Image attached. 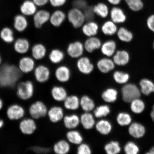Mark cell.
Segmentation results:
<instances>
[{
  "mask_svg": "<svg viewBox=\"0 0 154 154\" xmlns=\"http://www.w3.org/2000/svg\"><path fill=\"white\" fill-rule=\"evenodd\" d=\"M23 74L18 66L5 63L0 66V88L3 91H15L17 84L22 80Z\"/></svg>",
  "mask_w": 154,
  "mask_h": 154,
  "instance_id": "cell-1",
  "label": "cell"
},
{
  "mask_svg": "<svg viewBox=\"0 0 154 154\" xmlns=\"http://www.w3.org/2000/svg\"><path fill=\"white\" fill-rule=\"evenodd\" d=\"M36 85L31 80H21L15 88V95L19 103L27 108L31 102L34 100L36 93Z\"/></svg>",
  "mask_w": 154,
  "mask_h": 154,
  "instance_id": "cell-2",
  "label": "cell"
},
{
  "mask_svg": "<svg viewBox=\"0 0 154 154\" xmlns=\"http://www.w3.org/2000/svg\"><path fill=\"white\" fill-rule=\"evenodd\" d=\"M49 106L41 100L32 101L27 108V116L32 117L36 121L47 118Z\"/></svg>",
  "mask_w": 154,
  "mask_h": 154,
  "instance_id": "cell-3",
  "label": "cell"
},
{
  "mask_svg": "<svg viewBox=\"0 0 154 154\" xmlns=\"http://www.w3.org/2000/svg\"><path fill=\"white\" fill-rule=\"evenodd\" d=\"M6 122H19L27 116L26 108L22 104L15 103L11 104L4 110Z\"/></svg>",
  "mask_w": 154,
  "mask_h": 154,
  "instance_id": "cell-4",
  "label": "cell"
},
{
  "mask_svg": "<svg viewBox=\"0 0 154 154\" xmlns=\"http://www.w3.org/2000/svg\"><path fill=\"white\" fill-rule=\"evenodd\" d=\"M66 20L73 28L78 29L81 28L86 22L83 11L72 7L66 13Z\"/></svg>",
  "mask_w": 154,
  "mask_h": 154,
  "instance_id": "cell-5",
  "label": "cell"
},
{
  "mask_svg": "<svg viewBox=\"0 0 154 154\" xmlns=\"http://www.w3.org/2000/svg\"><path fill=\"white\" fill-rule=\"evenodd\" d=\"M18 128L21 133L23 135L32 136L38 130V122L32 117L26 116L19 121Z\"/></svg>",
  "mask_w": 154,
  "mask_h": 154,
  "instance_id": "cell-6",
  "label": "cell"
},
{
  "mask_svg": "<svg viewBox=\"0 0 154 154\" xmlns=\"http://www.w3.org/2000/svg\"><path fill=\"white\" fill-rule=\"evenodd\" d=\"M32 73L35 81L41 85L48 83L51 78V70L45 65L40 64L36 66Z\"/></svg>",
  "mask_w": 154,
  "mask_h": 154,
  "instance_id": "cell-7",
  "label": "cell"
},
{
  "mask_svg": "<svg viewBox=\"0 0 154 154\" xmlns=\"http://www.w3.org/2000/svg\"><path fill=\"white\" fill-rule=\"evenodd\" d=\"M121 91L123 101L127 103H130L141 96L140 90L134 84H126L123 86Z\"/></svg>",
  "mask_w": 154,
  "mask_h": 154,
  "instance_id": "cell-8",
  "label": "cell"
},
{
  "mask_svg": "<svg viewBox=\"0 0 154 154\" xmlns=\"http://www.w3.org/2000/svg\"><path fill=\"white\" fill-rule=\"evenodd\" d=\"M66 53L71 59L77 60L84 55L85 50L83 42L74 40L69 43L66 48Z\"/></svg>",
  "mask_w": 154,
  "mask_h": 154,
  "instance_id": "cell-9",
  "label": "cell"
},
{
  "mask_svg": "<svg viewBox=\"0 0 154 154\" xmlns=\"http://www.w3.org/2000/svg\"><path fill=\"white\" fill-rule=\"evenodd\" d=\"M76 66L80 73L85 75L91 74L95 69V65L89 57L83 55L76 60Z\"/></svg>",
  "mask_w": 154,
  "mask_h": 154,
  "instance_id": "cell-10",
  "label": "cell"
},
{
  "mask_svg": "<svg viewBox=\"0 0 154 154\" xmlns=\"http://www.w3.org/2000/svg\"><path fill=\"white\" fill-rule=\"evenodd\" d=\"M17 66L23 74H29L33 72L36 66L35 60L32 56H24L19 60Z\"/></svg>",
  "mask_w": 154,
  "mask_h": 154,
  "instance_id": "cell-11",
  "label": "cell"
},
{
  "mask_svg": "<svg viewBox=\"0 0 154 154\" xmlns=\"http://www.w3.org/2000/svg\"><path fill=\"white\" fill-rule=\"evenodd\" d=\"M51 13L47 10H38L32 16V21L35 28L37 29H41L44 25L49 22Z\"/></svg>",
  "mask_w": 154,
  "mask_h": 154,
  "instance_id": "cell-12",
  "label": "cell"
},
{
  "mask_svg": "<svg viewBox=\"0 0 154 154\" xmlns=\"http://www.w3.org/2000/svg\"><path fill=\"white\" fill-rule=\"evenodd\" d=\"M64 116V111L60 106L53 105L49 107L47 117L51 124H57L63 120Z\"/></svg>",
  "mask_w": 154,
  "mask_h": 154,
  "instance_id": "cell-13",
  "label": "cell"
},
{
  "mask_svg": "<svg viewBox=\"0 0 154 154\" xmlns=\"http://www.w3.org/2000/svg\"><path fill=\"white\" fill-rule=\"evenodd\" d=\"M96 66L99 72L103 74L112 72L116 66L112 57L103 56L98 60Z\"/></svg>",
  "mask_w": 154,
  "mask_h": 154,
  "instance_id": "cell-14",
  "label": "cell"
},
{
  "mask_svg": "<svg viewBox=\"0 0 154 154\" xmlns=\"http://www.w3.org/2000/svg\"><path fill=\"white\" fill-rule=\"evenodd\" d=\"M54 75L58 82L61 83H65L70 80L71 69L67 65H59L55 69Z\"/></svg>",
  "mask_w": 154,
  "mask_h": 154,
  "instance_id": "cell-15",
  "label": "cell"
},
{
  "mask_svg": "<svg viewBox=\"0 0 154 154\" xmlns=\"http://www.w3.org/2000/svg\"><path fill=\"white\" fill-rule=\"evenodd\" d=\"M109 17L111 20L117 25L124 24L128 19L126 12L119 6L112 7Z\"/></svg>",
  "mask_w": 154,
  "mask_h": 154,
  "instance_id": "cell-16",
  "label": "cell"
},
{
  "mask_svg": "<svg viewBox=\"0 0 154 154\" xmlns=\"http://www.w3.org/2000/svg\"><path fill=\"white\" fill-rule=\"evenodd\" d=\"M82 33L86 38L97 36L100 26L95 20L86 21L80 28Z\"/></svg>",
  "mask_w": 154,
  "mask_h": 154,
  "instance_id": "cell-17",
  "label": "cell"
},
{
  "mask_svg": "<svg viewBox=\"0 0 154 154\" xmlns=\"http://www.w3.org/2000/svg\"><path fill=\"white\" fill-rule=\"evenodd\" d=\"M116 66L124 67L128 65L131 60L130 54L125 49H118L112 57Z\"/></svg>",
  "mask_w": 154,
  "mask_h": 154,
  "instance_id": "cell-18",
  "label": "cell"
},
{
  "mask_svg": "<svg viewBox=\"0 0 154 154\" xmlns=\"http://www.w3.org/2000/svg\"><path fill=\"white\" fill-rule=\"evenodd\" d=\"M117 47L116 41L110 38L103 42L100 50L103 56L112 57L118 50Z\"/></svg>",
  "mask_w": 154,
  "mask_h": 154,
  "instance_id": "cell-19",
  "label": "cell"
},
{
  "mask_svg": "<svg viewBox=\"0 0 154 154\" xmlns=\"http://www.w3.org/2000/svg\"><path fill=\"white\" fill-rule=\"evenodd\" d=\"M66 13L60 9H56L51 13L49 23L54 27H60L66 20Z\"/></svg>",
  "mask_w": 154,
  "mask_h": 154,
  "instance_id": "cell-20",
  "label": "cell"
},
{
  "mask_svg": "<svg viewBox=\"0 0 154 154\" xmlns=\"http://www.w3.org/2000/svg\"><path fill=\"white\" fill-rule=\"evenodd\" d=\"M102 43L100 38L97 36L86 38L83 42L85 51L88 54H92L99 50Z\"/></svg>",
  "mask_w": 154,
  "mask_h": 154,
  "instance_id": "cell-21",
  "label": "cell"
},
{
  "mask_svg": "<svg viewBox=\"0 0 154 154\" xmlns=\"http://www.w3.org/2000/svg\"><path fill=\"white\" fill-rule=\"evenodd\" d=\"M31 48L30 42L26 38H18L13 43V50L19 55L26 54L29 51Z\"/></svg>",
  "mask_w": 154,
  "mask_h": 154,
  "instance_id": "cell-22",
  "label": "cell"
},
{
  "mask_svg": "<svg viewBox=\"0 0 154 154\" xmlns=\"http://www.w3.org/2000/svg\"><path fill=\"white\" fill-rule=\"evenodd\" d=\"M50 94L51 100L57 103L63 102L68 96L65 88L63 86L59 85L52 86Z\"/></svg>",
  "mask_w": 154,
  "mask_h": 154,
  "instance_id": "cell-23",
  "label": "cell"
},
{
  "mask_svg": "<svg viewBox=\"0 0 154 154\" xmlns=\"http://www.w3.org/2000/svg\"><path fill=\"white\" fill-rule=\"evenodd\" d=\"M28 26L27 17L21 13L15 15L13 18V26L16 31L22 33L27 29Z\"/></svg>",
  "mask_w": 154,
  "mask_h": 154,
  "instance_id": "cell-24",
  "label": "cell"
},
{
  "mask_svg": "<svg viewBox=\"0 0 154 154\" xmlns=\"http://www.w3.org/2000/svg\"><path fill=\"white\" fill-rule=\"evenodd\" d=\"M119 28L118 25L109 19L103 23L100 26V30L104 35L111 37L116 35Z\"/></svg>",
  "mask_w": 154,
  "mask_h": 154,
  "instance_id": "cell-25",
  "label": "cell"
},
{
  "mask_svg": "<svg viewBox=\"0 0 154 154\" xmlns=\"http://www.w3.org/2000/svg\"><path fill=\"white\" fill-rule=\"evenodd\" d=\"M38 8L32 0H24L19 9L21 14L28 17L33 16L37 11Z\"/></svg>",
  "mask_w": 154,
  "mask_h": 154,
  "instance_id": "cell-26",
  "label": "cell"
},
{
  "mask_svg": "<svg viewBox=\"0 0 154 154\" xmlns=\"http://www.w3.org/2000/svg\"><path fill=\"white\" fill-rule=\"evenodd\" d=\"M30 49L31 56L35 61L42 60L47 54V47L43 43L35 44Z\"/></svg>",
  "mask_w": 154,
  "mask_h": 154,
  "instance_id": "cell-27",
  "label": "cell"
},
{
  "mask_svg": "<svg viewBox=\"0 0 154 154\" xmlns=\"http://www.w3.org/2000/svg\"><path fill=\"white\" fill-rule=\"evenodd\" d=\"M92 6L96 16L103 19H106L109 17L110 8L107 3L99 2Z\"/></svg>",
  "mask_w": 154,
  "mask_h": 154,
  "instance_id": "cell-28",
  "label": "cell"
},
{
  "mask_svg": "<svg viewBox=\"0 0 154 154\" xmlns=\"http://www.w3.org/2000/svg\"><path fill=\"white\" fill-rule=\"evenodd\" d=\"M65 54L63 50L55 48L50 51L48 59L50 62L54 65H60L64 60Z\"/></svg>",
  "mask_w": 154,
  "mask_h": 154,
  "instance_id": "cell-29",
  "label": "cell"
},
{
  "mask_svg": "<svg viewBox=\"0 0 154 154\" xmlns=\"http://www.w3.org/2000/svg\"><path fill=\"white\" fill-rule=\"evenodd\" d=\"M116 35L120 42L124 43H130L134 38L133 32L126 27L123 26L119 28Z\"/></svg>",
  "mask_w": 154,
  "mask_h": 154,
  "instance_id": "cell-30",
  "label": "cell"
},
{
  "mask_svg": "<svg viewBox=\"0 0 154 154\" xmlns=\"http://www.w3.org/2000/svg\"><path fill=\"white\" fill-rule=\"evenodd\" d=\"M0 38L5 44L13 43L15 40L14 31L10 27H3L0 30Z\"/></svg>",
  "mask_w": 154,
  "mask_h": 154,
  "instance_id": "cell-31",
  "label": "cell"
},
{
  "mask_svg": "<svg viewBox=\"0 0 154 154\" xmlns=\"http://www.w3.org/2000/svg\"><path fill=\"white\" fill-rule=\"evenodd\" d=\"M144 127L140 123L134 122L131 124L128 128V132L131 136L136 138L143 137L145 134Z\"/></svg>",
  "mask_w": 154,
  "mask_h": 154,
  "instance_id": "cell-32",
  "label": "cell"
},
{
  "mask_svg": "<svg viewBox=\"0 0 154 154\" xmlns=\"http://www.w3.org/2000/svg\"><path fill=\"white\" fill-rule=\"evenodd\" d=\"M70 144L64 140H58L52 146L53 151L57 154H67L70 151Z\"/></svg>",
  "mask_w": 154,
  "mask_h": 154,
  "instance_id": "cell-33",
  "label": "cell"
},
{
  "mask_svg": "<svg viewBox=\"0 0 154 154\" xmlns=\"http://www.w3.org/2000/svg\"><path fill=\"white\" fill-rule=\"evenodd\" d=\"M63 121L64 126L69 129L76 128L80 123V118L75 114L65 116Z\"/></svg>",
  "mask_w": 154,
  "mask_h": 154,
  "instance_id": "cell-34",
  "label": "cell"
},
{
  "mask_svg": "<svg viewBox=\"0 0 154 154\" xmlns=\"http://www.w3.org/2000/svg\"><path fill=\"white\" fill-rule=\"evenodd\" d=\"M63 106L68 110H75L80 106V100L75 95L67 96L63 102Z\"/></svg>",
  "mask_w": 154,
  "mask_h": 154,
  "instance_id": "cell-35",
  "label": "cell"
},
{
  "mask_svg": "<svg viewBox=\"0 0 154 154\" xmlns=\"http://www.w3.org/2000/svg\"><path fill=\"white\" fill-rule=\"evenodd\" d=\"M80 122L82 127L88 130L93 128L95 124L93 115L89 112H85L82 115L80 118Z\"/></svg>",
  "mask_w": 154,
  "mask_h": 154,
  "instance_id": "cell-36",
  "label": "cell"
},
{
  "mask_svg": "<svg viewBox=\"0 0 154 154\" xmlns=\"http://www.w3.org/2000/svg\"><path fill=\"white\" fill-rule=\"evenodd\" d=\"M95 128L100 134L103 135H107L111 132L112 130V125L109 121L101 120L96 123Z\"/></svg>",
  "mask_w": 154,
  "mask_h": 154,
  "instance_id": "cell-37",
  "label": "cell"
},
{
  "mask_svg": "<svg viewBox=\"0 0 154 154\" xmlns=\"http://www.w3.org/2000/svg\"><path fill=\"white\" fill-rule=\"evenodd\" d=\"M118 91L114 88H109L106 89L101 94L103 101L107 103H113L117 100Z\"/></svg>",
  "mask_w": 154,
  "mask_h": 154,
  "instance_id": "cell-38",
  "label": "cell"
},
{
  "mask_svg": "<svg viewBox=\"0 0 154 154\" xmlns=\"http://www.w3.org/2000/svg\"><path fill=\"white\" fill-rule=\"evenodd\" d=\"M140 92L144 95H149L154 92V83L149 79H142L140 81Z\"/></svg>",
  "mask_w": 154,
  "mask_h": 154,
  "instance_id": "cell-39",
  "label": "cell"
},
{
  "mask_svg": "<svg viewBox=\"0 0 154 154\" xmlns=\"http://www.w3.org/2000/svg\"><path fill=\"white\" fill-rule=\"evenodd\" d=\"M130 77L128 73L120 70L114 71L112 75L113 80L116 83L119 84H127L129 80Z\"/></svg>",
  "mask_w": 154,
  "mask_h": 154,
  "instance_id": "cell-40",
  "label": "cell"
},
{
  "mask_svg": "<svg viewBox=\"0 0 154 154\" xmlns=\"http://www.w3.org/2000/svg\"><path fill=\"white\" fill-rule=\"evenodd\" d=\"M66 137L68 141L73 144L79 145L82 143L83 138L79 132L76 130H71L66 134Z\"/></svg>",
  "mask_w": 154,
  "mask_h": 154,
  "instance_id": "cell-41",
  "label": "cell"
},
{
  "mask_svg": "<svg viewBox=\"0 0 154 154\" xmlns=\"http://www.w3.org/2000/svg\"><path fill=\"white\" fill-rule=\"evenodd\" d=\"M80 106L85 112H90L94 109L95 104L91 98L88 96L84 95L82 96L80 100Z\"/></svg>",
  "mask_w": 154,
  "mask_h": 154,
  "instance_id": "cell-42",
  "label": "cell"
},
{
  "mask_svg": "<svg viewBox=\"0 0 154 154\" xmlns=\"http://www.w3.org/2000/svg\"><path fill=\"white\" fill-rule=\"evenodd\" d=\"M128 6V8L134 12H138L144 8L143 0H123Z\"/></svg>",
  "mask_w": 154,
  "mask_h": 154,
  "instance_id": "cell-43",
  "label": "cell"
},
{
  "mask_svg": "<svg viewBox=\"0 0 154 154\" xmlns=\"http://www.w3.org/2000/svg\"><path fill=\"white\" fill-rule=\"evenodd\" d=\"M104 149L108 154H117L120 152L121 147L119 142L112 141L106 144Z\"/></svg>",
  "mask_w": 154,
  "mask_h": 154,
  "instance_id": "cell-44",
  "label": "cell"
},
{
  "mask_svg": "<svg viewBox=\"0 0 154 154\" xmlns=\"http://www.w3.org/2000/svg\"><path fill=\"white\" fill-rule=\"evenodd\" d=\"M131 110L135 113L139 114L143 111L145 109V104L143 101L139 98L134 100L131 102Z\"/></svg>",
  "mask_w": 154,
  "mask_h": 154,
  "instance_id": "cell-45",
  "label": "cell"
},
{
  "mask_svg": "<svg viewBox=\"0 0 154 154\" xmlns=\"http://www.w3.org/2000/svg\"><path fill=\"white\" fill-rule=\"evenodd\" d=\"M111 110L109 106L107 105H101L94 109V113L95 116L97 118L106 116L110 113Z\"/></svg>",
  "mask_w": 154,
  "mask_h": 154,
  "instance_id": "cell-46",
  "label": "cell"
},
{
  "mask_svg": "<svg viewBox=\"0 0 154 154\" xmlns=\"http://www.w3.org/2000/svg\"><path fill=\"white\" fill-rule=\"evenodd\" d=\"M117 123L121 126H128L131 124L132 118L128 113L126 112H120L117 116Z\"/></svg>",
  "mask_w": 154,
  "mask_h": 154,
  "instance_id": "cell-47",
  "label": "cell"
},
{
  "mask_svg": "<svg viewBox=\"0 0 154 154\" xmlns=\"http://www.w3.org/2000/svg\"><path fill=\"white\" fill-rule=\"evenodd\" d=\"M124 150L125 153L127 154H137L140 151L137 145L132 142H129L125 144Z\"/></svg>",
  "mask_w": 154,
  "mask_h": 154,
  "instance_id": "cell-48",
  "label": "cell"
},
{
  "mask_svg": "<svg viewBox=\"0 0 154 154\" xmlns=\"http://www.w3.org/2000/svg\"><path fill=\"white\" fill-rule=\"evenodd\" d=\"M86 21L95 20L96 15L94 13L92 5H88L83 10Z\"/></svg>",
  "mask_w": 154,
  "mask_h": 154,
  "instance_id": "cell-49",
  "label": "cell"
},
{
  "mask_svg": "<svg viewBox=\"0 0 154 154\" xmlns=\"http://www.w3.org/2000/svg\"><path fill=\"white\" fill-rule=\"evenodd\" d=\"M72 7L83 11L89 5L87 0H73L72 2Z\"/></svg>",
  "mask_w": 154,
  "mask_h": 154,
  "instance_id": "cell-50",
  "label": "cell"
},
{
  "mask_svg": "<svg viewBox=\"0 0 154 154\" xmlns=\"http://www.w3.org/2000/svg\"><path fill=\"white\" fill-rule=\"evenodd\" d=\"M68 0H49V4L55 9H60L64 6Z\"/></svg>",
  "mask_w": 154,
  "mask_h": 154,
  "instance_id": "cell-51",
  "label": "cell"
},
{
  "mask_svg": "<svg viewBox=\"0 0 154 154\" xmlns=\"http://www.w3.org/2000/svg\"><path fill=\"white\" fill-rule=\"evenodd\" d=\"M92 153L89 146L85 143L80 144L77 149V154H90Z\"/></svg>",
  "mask_w": 154,
  "mask_h": 154,
  "instance_id": "cell-52",
  "label": "cell"
},
{
  "mask_svg": "<svg viewBox=\"0 0 154 154\" xmlns=\"http://www.w3.org/2000/svg\"><path fill=\"white\" fill-rule=\"evenodd\" d=\"M146 24L148 29L154 33V13L148 17L146 20Z\"/></svg>",
  "mask_w": 154,
  "mask_h": 154,
  "instance_id": "cell-53",
  "label": "cell"
},
{
  "mask_svg": "<svg viewBox=\"0 0 154 154\" xmlns=\"http://www.w3.org/2000/svg\"><path fill=\"white\" fill-rule=\"evenodd\" d=\"M38 8L45 7L49 4V0H32Z\"/></svg>",
  "mask_w": 154,
  "mask_h": 154,
  "instance_id": "cell-54",
  "label": "cell"
},
{
  "mask_svg": "<svg viewBox=\"0 0 154 154\" xmlns=\"http://www.w3.org/2000/svg\"><path fill=\"white\" fill-rule=\"evenodd\" d=\"M108 4L112 6H119L122 3L123 0H106Z\"/></svg>",
  "mask_w": 154,
  "mask_h": 154,
  "instance_id": "cell-55",
  "label": "cell"
},
{
  "mask_svg": "<svg viewBox=\"0 0 154 154\" xmlns=\"http://www.w3.org/2000/svg\"><path fill=\"white\" fill-rule=\"evenodd\" d=\"M5 109V103L3 98L0 96V113L4 111Z\"/></svg>",
  "mask_w": 154,
  "mask_h": 154,
  "instance_id": "cell-56",
  "label": "cell"
},
{
  "mask_svg": "<svg viewBox=\"0 0 154 154\" xmlns=\"http://www.w3.org/2000/svg\"><path fill=\"white\" fill-rule=\"evenodd\" d=\"M5 124V119L0 116V130H2L4 128Z\"/></svg>",
  "mask_w": 154,
  "mask_h": 154,
  "instance_id": "cell-57",
  "label": "cell"
},
{
  "mask_svg": "<svg viewBox=\"0 0 154 154\" xmlns=\"http://www.w3.org/2000/svg\"><path fill=\"white\" fill-rule=\"evenodd\" d=\"M151 116L152 120L154 122V105H153L152 107V109L151 112Z\"/></svg>",
  "mask_w": 154,
  "mask_h": 154,
  "instance_id": "cell-58",
  "label": "cell"
},
{
  "mask_svg": "<svg viewBox=\"0 0 154 154\" xmlns=\"http://www.w3.org/2000/svg\"><path fill=\"white\" fill-rule=\"evenodd\" d=\"M147 154H154V147L151 148L149 150V152H148Z\"/></svg>",
  "mask_w": 154,
  "mask_h": 154,
  "instance_id": "cell-59",
  "label": "cell"
},
{
  "mask_svg": "<svg viewBox=\"0 0 154 154\" xmlns=\"http://www.w3.org/2000/svg\"><path fill=\"white\" fill-rule=\"evenodd\" d=\"M2 58L1 56V55H0V66H1V65L2 64Z\"/></svg>",
  "mask_w": 154,
  "mask_h": 154,
  "instance_id": "cell-60",
  "label": "cell"
},
{
  "mask_svg": "<svg viewBox=\"0 0 154 154\" xmlns=\"http://www.w3.org/2000/svg\"><path fill=\"white\" fill-rule=\"evenodd\" d=\"M152 46H153V49L154 50V42H153V43Z\"/></svg>",
  "mask_w": 154,
  "mask_h": 154,
  "instance_id": "cell-61",
  "label": "cell"
}]
</instances>
